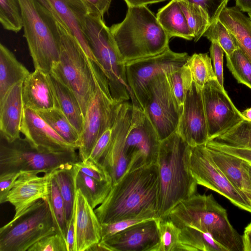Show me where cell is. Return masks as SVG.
<instances>
[{
    "label": "cell",
    "instance_id": "cell-49",
    "mask_svg": "<svg viewBox=\"0 0 251 251\" xmlns=\"http://www.w3.org/2000/svg\"><path fill=\"white\" fill-rule=\"evenodd\" d=\"M205 146L209 148L215 149L242 158L251 164V150L235 148L217 144L211 140L209 141Z\"/></svg>",
    "mask_w": 251,
    "mask_h": 251
},
{
    "label": "cell",
    "instance_id": "cell-35",
    "mask_svg": "<svg viewBox=\"0 0 251 251\" xmlns=\"http://www.w3.org/2000/svg\"><path fill=\"white\" fill-rule=\"evenodd\" d=\"M185 64L191 71L193 82L199 89H202L208 81L217 79L211 59L207 53H194Z\"/></svg>",
    "mask_w": 251,
    "mask_h": 251
},
{
    "label": "cell",
    "instance_id": "cell-2",
    "mask_svg": "<svg viewBox=\"0 0 251 251\" xmlns=\"http://www.w3.org/2000/svg\"><path fill=\"white\" fill-rule=\"evenodd\" d=\"M191 147L176 132L161 141L157 160L160 183L157 216L166 219L178 202L197 192L189 167Z\"/></svg>",
    "mask_w": 251,
    "mask_h": 251
},
{
    "label": "cell",
    "instance_id": "cell-16",
    "mask_svg": "<svg viewBox=\"0 0 251 251\" xmlns=\"http://www.w3.org/2000/svg\"><path fill=\"white\" fill-rule=\"evenodd\" d=\"M132 112V103L125 101L118 104L113 125L111 140L99 162L110 176L112 185L122 178L130 164V159L126 151L125 142Z\"/></svg>",
    "mask_w": 251,
    "mask_h": 251
},
{
    "label": "cell",
    "instance_id": "cell-57",
    "mask_svg": "<svg viewBox=\"0 0 251 251\" xmlns=\"http://www.w3.org/2000/svg\"><path fill=\"white\" fill-rule=\"evenodd\" d=\"M249 176H250V177L251 181V163H250V166L249 168Z\"/></svg>",
    "mask_w": 251,
    "mask_h": 251
},
{
    "label": "cell",
    "instance_id": "cell-48",
    "mask_svg": "<svg viewBox=\"0 0 251 251\" xmlns=\"http://www.w3.org/2000/svg\"><path fill=\"white\" fill-rule=\"evenodd\" d=\"M201 6L208 13L211 21L218 17L228 0H185Z\"/></svg>",
    "mask_w": 251,
    "mask_h": 251
},
{
    "label": "cell",
    "instance_id": "cell-34",
    "mask_svg": "<svg viewBox=\"0 0 251 251\" xmlns=\"http://www.w3.org/2000/svg\"><path fill=\"white\" fill-rule=\"evenodd\" d=\"M191 31L197 42L203 36L211 20L207 12L200 5L185 0H177Z\"/></svg>",
    "mask_w": 251,
    "mask_h": 251
},
{
    "label": "cell",
    "instance_id": "cell-24",
    "mask_svg": "<svg viewBox=\"0 0 251 251\" xmlns=\"http://www.w3.org/2000/svg\"><path fill=\"white\" fill-rule=\"evenodd\" d=\"M23 84V81L16 84L0 100V137L10 142L21 137L24 110Z\"/></svg>",
    "mask_w": 251,
    "mask_h": 251
},
{
    "label": "cell",
    "instance_id": "cell-3",
    "mask_svg": "<svg viewBox=\"0 0 251 251\" xmlns=\"http://www.w3.org/2000/svg\"><path fill=\"white\" fill-rule=\"evenodd\" d=\"M110 29L125 62L158 54L169 47L170 37L147 6L128 7L124 20Z\"/></svg>",
    "mask_w": 251,
    "mask_h": 251
},
{
    "label": "cell",
    "instance_id": "cell-17",
    "mask_svg": "<svg viewBox=\"0 0 251 251\" xmlns=\"http://www.w3.org/2000/svg\"><path fill=\"white\" fill-rule=\"evenodd\" d=\"M176 132L190 147L209 141L202 89L194 82L186 95Z\"/></svg>",
    "mask_w": 251,
    "mask_h": 251
},
{
    "label": "cell",
    "instance_id": "cell-58",
    "mask_svg": "<svg viewBox=\"0 0 251 251\" xmlns=\"http://www.w3.org/2000/svg\"><path fill=\"white\" fill-rule=\"evenodd\" d=\"M246 228L251 229V223L246 227Z\"/></svg>",
    "mask_w": 251,
    "mask_h": 251
},
{
    "label": "cell",
    "instance_id": "cell-26",
    "mask_svg": "<svg viewBox=\"0 0 251 251\" xmlns=\"http://www.w3.org/2000/svg\"><path fill=\"white\" fill-rule=\"evenodd\" d=\"M218 19L235 38L238 48L251 62V20L236 6H226Z\"/></svg>",
    "mask_w": 251,
    "mask_h": 251
},
{
    "label": "cell",
    "instance_id": "cell-42",
    "mask_svg": "<svg viewBox=\"0 0 251 251\" xmlns=\"http://www.w3.org/2000/svg\"><path fill=\"white\" fill-rule=\"evenodd\" d=\"M159 231L160 242L155 251H178L180 229L170 219H160Z\"/></svg>",
    "mask_w": 251,
    "mask_h": 251
},
{
    "label": "cell",
    "instance_id": "cell-52",
    "mask_svg": "<svg viewBox=\"0 0 251 251\" xmlns=\"http://www.w3.org/2000/svg\"><path fill=\"white\" fill-rule=\"evenodd\" d=\"M75 220L73 215L68 226L67 232L66 236V243L67 251H75Z\"/></svg>",
    "mask_w": 251,
    "mask_h": 251
},
{
    "label": "cell",
    "instance_id": "cell-51",
    "mask_svg": "<svg viewBox=\"0 0 251 251\" xmlns=\"http://www.w3.org/2000/svg\"><path fill=\"white\" fill-rule=\"evenodd\" d=\"M91 9L97 12L102 17L107 12L112 0H85Z\"/></svg>",
    "mask_w": 251,
    "mask_h": 251
},
{
    "label": "cell",
    "instance_id": "cell-1",
    "mask_svg": "<svg viewBox=\"0 0 251 251\" xmlns=\"http://www.w3.org/2000/svg\"><path fill=\"white\" fill-rule=\"evenodd\" d=\"M157 164L128 170L94 210L100 224L135 218H158Z\"/></svg>",
    "mask_w": 251,
    "mask_h": 251
},
{
    "label": "cell",
    "instance_id": "cell-19",
    "mask_svg": "<svg viewBox=\"0 0 251 251\" xmlns=\"http://www.w3.org/2000/svg\"><path fill=\"white\" fill-rule=\"evenodd\" d=\"M52 173L39 176L35 172H20L4 202H8L14 206L13 218L20 216L38 201L48 200Z\"/></svg>",
    "mask_w": 251,
    "mask_h": 251
},
{
    "label": "cell",
    "instance_id": "cell-33",
    "mask_svg": "<svg viewBox=\"0 0 251 251\" xmlns=\"http://www.w3.org/2000/svg\"><path fill=\"white\" fill-rule=\"evenodd\" d=\"M74 163L67 164L52 174L63 200L68 226L73 215L76 192Z\"/></svg>",
    "mask_w": 251,
    "mask_h": 251
},
{
    "label": "cell",
    "instance_id": "cell-22",
    "mask_svg": "<svg viewBox=\"0 0 251 251\" xmlns=\"http://www.w3.org/2000/svg\"><path fill=\"white\" fill-rule=\"evenodd\" d=\"M73 215L75 220V251H85L101 240L100 223L94 209L79 189L76 190Z\"/></svg>",
    "mask_w": 251,
    "mask_h": 251
},
{
    "label": "cell",
    "instance_id": "cell-56",
    "mask_svg": "<svg viewBox=\"0 0 251 251\" xmlns=\"http://www.w3.org/2000/svg\"><path fill=\"white\" fill-rule=\"evenodd\" d=\"M241 115L245 120L251 121V107L247 108L242 112H241Z\"/></svg>",
    "mask_w": 251,
    "mask_h": 251
},
{
    "label": "cell",
    "instance_id": "cell-8",
    "mask_svg": "<svg viewBox=\"0 0 251 251\" xmlns=\"http://www.w3.org/2000/svg\"><path fill=\"white\" fill-rule=\"evenodd\" d=\"M78 160L75 150L41 151L32 146L25 138L10 142L0 137V175L23 171L49 174Z\"/></svg>",
    "mask_w": 251,
    "mask_h": 251
},
{
    "label": "cell",
    "instance_id": "cell-55",
    "mask_svg": "<svg viewBox=\"0 0 251 251\" xmlns=\"http://www.w3.org/2000/svg\"><path fill=\"white\" fill-rule=\"evenodd\" d=\"M236 6L242 12H251V0H235Z\"/></svg>",
    "mask_w": 251,
    "mask_h": 251
},
{
    "label": "cell",
    "instance_id": "cell-15",
    "mask_svg": "<svg viewBox=\"0 0 251 251\" xmlns=\"http://www.w3.org/2000/svg\"><path fill=\"white\" fill-rule=\"evenodd\" d=\"M202 96L209 141L225 133L244 119L217 79L204 85Z\"/></svg>",
    "mask_w": 251,
    "mask_h": 251
},
{
    "label": "cell",
    "instance_id": "cell-25",
    "mask_svg": "<svg viewBox=\"0 0 251 251\" xmlns=\"http://www.w3.org/2000/svg\"><path fill=\"white\" fill-rule=\"evenodd\" d=\"M207 148L213 161L226 178L251 203V181L249 173L250 163L229 153Z\"/></svg>",
    "mask_w": 251,
    "mask_h": 251
},
{
    "label": "cell",
    "instance_id": "cell-47",
    "mask_svg": "<svg viewBox=\"0 0 251 251\" xmlns=\"http://www.w3.org/2000/svg\"><path fill=\"white\" fill-rule=\"evenodd\" d=\"M113 123L114 122L97 140L88 159L99 163L110 143Z\"/></svg>",
    "mask_w": 251,
    "mask_h": 251
},
{
    "label": "cell",
    "instance_id": "cell-14",
    "mask_svg": "<svg viewBox=\"0 0 251 251\" xmlns=\"http://www.w3.org/2000/svg\"><path fill=\"white\" fill-rule=\"evenodd\" d=\"M132 104L131 122L125 142L130 159L127 171L156 164L161 142L144 111L138 105Z\"/></svg>",
    "mask_w": 251,
    "mask_h": 251
},
{
    "label": "cell",
    "instance_id": "cell-10",
    "mask_svg": "<svg viewBox=\"0 0 251 251\" xmlns=\"http://www.w3.org/2000/svg\"><path fill=\"white\" fill-rule=\"evenodd\" d=\"M93 70L96 89L84 117L80 144L78 149L80 161L89 158L97 140L113 123L119 104L112 97L105 76L94 61Z\"/></svg>",
    "mask_w": 251,
    "mask_h": 251
},
{
    "label": "cell",
    "instance_id": "cell-36",
    "mask_svg": "<svg viewBox=\"0 0 251 251\" xmlns=\"http://www.w3.org/2000/svg\"><path fill=\"white\" fill-rule=\"evenodd\" d=\"M165 74L171 91L178 106L182 109L186 95L193 82L191 71L185 64Z\"/></svg>",
    "mask_w": 251,
    "mask_h": 251
},
{
    "label": "cell",
    "instance_id": "cell-50",
    "mask_svg": "<svg viewBox=\"0 0 251 251\" xmlns=\"http://www.w3.org/2000/svg\"><path fill=\"white\" fill-rule=\"evenodd\" d=\"M19 173L11 172L0 175V203H4L5 198Z\"/></svg>",
    "mask_w": 251,
    "mask_h": 251
},
{
    "label": "cell",
    "instance_id": "cell-53",
    "mask_svg": "<svg viewBox=\"0 0 251 251\" xmlns=\"http://www.w3.org/2000/svg\"><path fill=\"white\" fill-rule=\"evenodd\" d=\"M128 7L147 6L152 4L165 1L166 0H124Z\"/></svg>",
    "mask_w": 251,
    "mask_h": 251
},
{
    "label": "cell",
    "instance_id": "cell-20",
    "mask_svg": "<svg viewBox=\"0 0 251 251\" xmlns=\"http://www.w3.org/2000/svg\"><path fill=\"white\" fill-rule=\"evenodd\" d=\"M77 39L86 54L96 64V60L85 38L86 19L91 11L85 0H41Z\"/></svg>",
    "mask_w": 251,
    "mask_h": 251
},
{
    "label": "cell",
    "instance_id": "cell-41",
    "mask_svg": "<svg viewBox=\"0 0 251 251\" xmlns=\"http://www.w3.org/2000/svg\"><path fill=\"white\" fill-rule=\"evenodd\" d=\"M0 22L3 28L15 32L23 27V20L18 0H0Z\"/></svg>",
    "mask_w": 251,
    "mask_h": 251
},
{
    "label": "cell",
    "instance_id": "cell-45",
    "mask_svg": "<svg viewBox=\"0 0 251 251\" xmlns=\"http://www.w3.org/2000/svg\"><path fill=\"white\" fill-rule=\"evenodd\" d=\"M149 219H151L143 218H130L111 223L100 224V241H102L132 226Z\"/></svg>",
    "mask_w": 251,
    "mask_h": 251
},
{
    "label": "cell",
    "instance_id": "cell-40",
    "mask_svg": "<svg viewBox=\"0 0 251 251\" xmlns=\"http://www.w3.org/2000/svg\"><path fill=\"white\" fill-rule=\"evenodd\" d=\"M211 42H216L223 49L226 55L230 56L238 48L236 40L218 18L215 19L203 35Z\"/></svg>",
    "mask_w": 251,
    "mask_h": 251
},
{
    "label": "cell",
    "instance_id": "cell-9",
    "mask_svg": "<svg viewBox=\"0 0 251 251\" xmlns=\"http://www.w3.org/2000/svg\"><path fill=\"white\" fill-rule=\"evenodd\" d=\"M48 200H40L0 229V251H26L57 232Z\"/></svg>",
    "mask_w": 251,
    "mask_h": 251
},
{
    "label": "cell",
    "instance_id": "cell-23",
    "mask_svg": "<svg viewBox=\"0 0 251 251\" xmlns=\"http://www.w3.org/2000/svg\"><path fill=\"white\" fill-rule=\"evenodd\" d=\"M24 108L36 111L59 108L50 74L35 69L23 82L22 89Z\"/></svg>",
    "mask_w": 251,
    "mask_h": 251
},
{
    "label": "cell",
    "instance_id": "cell-12",
    "mask_svg": "<svg viewBox=\"0 0 251 251\" xmlns=\"http://www.w3.org/2000/svg\"><path fill=\"white\" fill-rule=\"evenodd\" d=\"M189 167L198 185L220 194L234 205L251 213L249 199L228 180L215 164L205 145L191 147Z\"/></svg>",
    "mask_w": 251,
    "mask_h": 251
},
{
    "label": "cell",
    "instance_id": "cell-59",
    "mask_svg": "<svg viewBox=\"0 0 251 251\" xmlns=\"http://www.w3.org/2000/svg\"><path fill=\"white\" fill-rule=\"evenodd\" d=\"M248 15H249V17L250 18V19H251V12L249 13H248Z\"/></svg>",
    "mask_w": 251,
    "mask_h": 251
},
{
    "label": "cell",
    "instance_id": "cell-4",
    "mask_svg": "<svg viewBox=\"0 0 251 251\" xmlns=\"http://www.w3.org/2000/svg\"><path fill=\"white\" fill-rule=\"evenodd\" d=\"M167 218L179 228L190 226L210 234L227 251H243L242 236L230 224L226 209L212 194L197 192L178 202Z\"/></svg>",
    "mask_w": 251,
    "mask_h": 251
},
{
    "label": "cell",
    "instance_id": "cell-18",
    "mask_svg": "<svg viewBox=\"0 0 251 251\" xmlns=\"http://www.w3.org/2000/svg\"><path fill=\"white\" fill-rule=\"evenodd\" d=\"M159 220L144 221L100 242L110 251H155L160 242Z\"/></svg>",
    "mask_w": 251,
    "mask_h": 251
},
{
    "label": "cell",
    "instance_id": "cell-44",
    "mask_svg": "<svg viewBox=\"0 0 251 251\" xmlns=\"http://www.w3.org/2000/svg\"><path fill=\"white\" fill-rule=\"evenodd\" d=\"M74 164L78 170L97 180L112 182L110 176L100 163L87 159L78 160Z\"/></svg>",
    "mask_w": 251,
    "mask_h": 251
},
{
    "label": "cell",
    "instance_id": "cell-39",
    "mask_svg": "<svg viewBox=\"0 0 251 251\" xmlns=\"http://www.w3.org/2000/svg\"><path fill=\"white\" fill-rule=\"evenodd\" d=\"M226 66L239 83L251 89V62L238 48L230 56L226 55Z\"/></svg>",
    "mask_w": 251,
    "mask_h": 251
},
{
    "label": "cell",
    "instance_id": "cell-37",
    "mask_svg": "<svg viewBox=\"0 0 251 251\" xmlns=\"http://www.w3.org/2000/svg\"><path fill=\"white\" fill-rule=\"evenodd\" d=\"M211 141L221 145L251 150V121L244 119L234 127Z\"/></svg>",
    "mask_w": 251,
    "mask_h": 251
},
{
    "label": "cell",
    "instance_id": "cell-32",
    "mask_svg": "<svg viewBox=\"0 0 251 251\" xmlns=\"http://www.w3.org/2000/svg\"><path fill=\"white\" fill-rule=\"evenodd\" d=\"M36 112L64 140L77 149L79 148L81 136L59 108H54Z\"/></svg>",
    "mask_w": 251,
    "mask_h": 251
},
{
    "label": "cell",
    "instance_id": "cell-27",
    "mask_svg": "<svg viewBox=\"0 0 251 251\" xmlns=\"http://www.w3.org/2000/svg\"><path fill=\"white\" fill-rule=\"evenodd\" d=\"M156 17L160 25L170 37L193 39V34L177 0H171L158 10Z\"/></svg>",
    "mask_w": 251,
    "mask_h": 251
},
{
    "label": "cell",
    "instance_id": "cell-28",
    "mask_svg": "<svg viewBox=\"0 0 251 251\" xmlns=\"http://www.w3.org/2000/svg\"><path fill=\"white\" fill-rule=\"evenodd\" d=\"M14 54L5 46L0 45V100L16 84L24 81L30 74Z\"/></svg>",
    "mask_w": 251,
    "mask_h": 251
},
{
    "label": "cell",
    "instance_id": "cell-43",
    "mask_svg": "<svg viewBox=\"0 0 251 251\" xmlns=\"http://www.w3.org/2000/svg\"><path fill=\"white\" fill-rule=\"evenodd\" d=\"M27 251H67V249L65 240L57 232L43 237Z\"/></svg>",
    "mask_w": 251,
    "mask_h": 251
},
{
    "label": "cell",
    "instance_id": "cell-38",
    "mask_svg": "<svg viewBox=\"0 0 251 251\" xmlns=\"http://www.w3.org/2000/svg\"><path fill=\"white\" fill-rule=\"evenodd\" d=\"M48 201L57 232L65 240L68 230V224L66 218L64 204L58 186L53 174L50 179V195Z\"/></svg>",
    "mask_w": 251,
    "mask_h": 251
},
{
    "label": "cell",
    "instance_id": "cell-13",
    "mask_svg": "<svg viewBox=\"0 0 251 251\" xmlns=\"http://www.w3.org/2000/svg\"><path fill=\"white\" fill-rule=\"evenodd\" d=\"M154 126L160 141L176 131L182 109L170 89L166 74H159L150 81L143 110Z\"/></svg>",
    "mask_w": 251,
    "mask_h": 251
},
{
    "label": "cell",
    "instance_id": "cell-21",
    "mask_svg": "<svg viewBox=\"0 0 251 251\" xmlns=\"http://www.w3.org/2000/svg\"><path fill=\"white\" fill-rule=\"evenodd\" d=\"M21 132L39 150L59 152L77 150L59 136L36 111L28 108H24Z\"/></svg>",
    "mask_w": 251,
    "mask_h": 251
},
{
    "label": "cell",
    "instance_id": "cell-54",
    "mask_svg": "<svg viewBox=\"0 0 251 251\" xmlns=\"http://www.w3.org/2000/svg\"><path fill=\"white\" fill-rule=\"evenodd\" d=\"M242 240L243 251H251V229L245 227Z\"/></svg>",
    "mask_w": 251,
    "mask_h": 251
},
{
    "label": "cell",
    "instance_id": "cell-6",
    "mask_svg": "<svg viewBox=\"0 0 251 251\" xmlns=\"http://www.w3.org/2000/svg\"><path fill=\"white\" fill-rule=\"evenodd\" d=\"M53 16L60 36V55L50 74L74 93L84 117L96 89L93 61L64 24Z\"/></svg>",
    "mask_w": 251,
    "mask_h": 251
},
{
    "label": "cell",
    "instance_id": "cell-30",
    "mask_svg": "<svg viewBox=\"0 0 251 251\" xmlns=\"http://www.w3.org/2000/svg\"><path fill=\"white\" fill-rule=\"evenodd\" d=\"M180 229L178 251H227L208 233L190 226Z\"/></svg>",
    "mask_w": 251,
    "mask_h": 251
},
{
    "label": "cell",
    "instance_id": "cell-11",
    "mask_svg": "<svg viewBox=\"0 0 251 251\" xmlns=\"http://www.w3.org/2000/svg\"><path fill=\"white\" fill-rule=\"evenodd\" d=\"M190 56L172 51L169 47L158 54L125 62L127 83L131 103L144 109L148 86L153 77L184 65Z\"/></svg>",
    "mask_w": 251,
    "mask_h": 251
},
{
    "label": "cell",
    "instance_id": "cell-7",
    "mask_svg": "<svg viewBox=\"0 0 251 251\" xmlns=\"http://www.w3.org/2000/svg\"><path fill=\"white\" fill-rule=\"evenodd\" d=\"M85 38L96 60V64L105 76L114 101L120 103L130 99L125 62L121 57L110 29L103 17L92 9L87 16Z\"/></svg>",
    "mask_w": 251,
    "mask_h": 251
},
{
    "label": "cell",
    "instance_id": "cell-29",
    "mask_svg": "<svg viewBox=\"0 0 251 251\" xmlns=\"http://www.w3.org/2000/svg\"><path fill=\"white\" fill-rule=\"evenodd\" d=\"M50 77L59 105V109L81 136L84 115L77 99L68 87L50 74Z\"/></svg>",
    "mask_w": 251,
    "mask_h": 251
},
{
    "label": "cell",
    "instance_id": "cell-46",
    "mask_svg": "<svg viewBox=\"0 0 251 251\" xmlns=\"http://www.w3.org/2000/svg\"><path fill=\"white\" fill-rule=\"evenodd\" d=\"M209 51L216 78L220 86L224 88L223 68L224 51L219 44L215 41L211 42Z\"/></svg>",
    "mask_w": 251,
    "mask_h": 251
},
{
    "label": "cell",
    "instance_id": "cell-31",
    "mask_svg": "<svg viewBox=\"0 0 251 251\" xmlns=\"http://www.w3.org/2000/svg\"><path fill=\"white\" fill-rule=\"evenodd\" d=\"M73 165L76 190H80L95 209L108 195L112 186V182L97 180L82 173Z\"/></svg>",
    "mask_w": 251,
    "mask_h": 251
},
{
    "label": "cell",
    "instance_id": "cell-5",
    "mask_svg": "<svg viewBox=\"0 0 251 251\" xmlns=\"http://www.w3.org/2000/svg\"><path fill=\"white\" fill-rule=\"evenodd\" d=\"M23 27L35 69L50 74L60 55L56 20L41 0H18Z\"/></svg>",
    "mask_w": 251,
    "mask_h": 251
}]
</instances>
